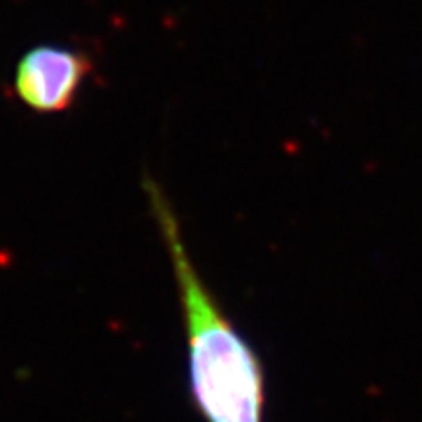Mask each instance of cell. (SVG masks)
I'll list each match as a JSON object with an SVG mask.
<instances>
[{"instance_id":"1","label":"cell","mask_w":422,"mask_h":422,"mask_svg":"<svg viewBox=\"0 0 422 422\" xmlns=\"http://www.w3.org/2000/svg\"><path fill=\"white\" fill-rule=\"evenodd\" d=\"M143 188L173 266L194 407L206 422H264L266 387L260 356L195 268L161 184L145 178Z\"/></svg>"},{"instance_id":"2","label":"cell","mask_w":422,"mask_h":422,"mask_svg":"<svg viewBox=\"0 0 422 422\" xmlns=\"http://www.w3.org/2000/svg\"><path fill=\"white\" fill-rule=\"evenodd\" d=\"M90 55L67 45H35L16 65V96L33 112H67L92 75Z\"/></svg>"}]
</instances>
